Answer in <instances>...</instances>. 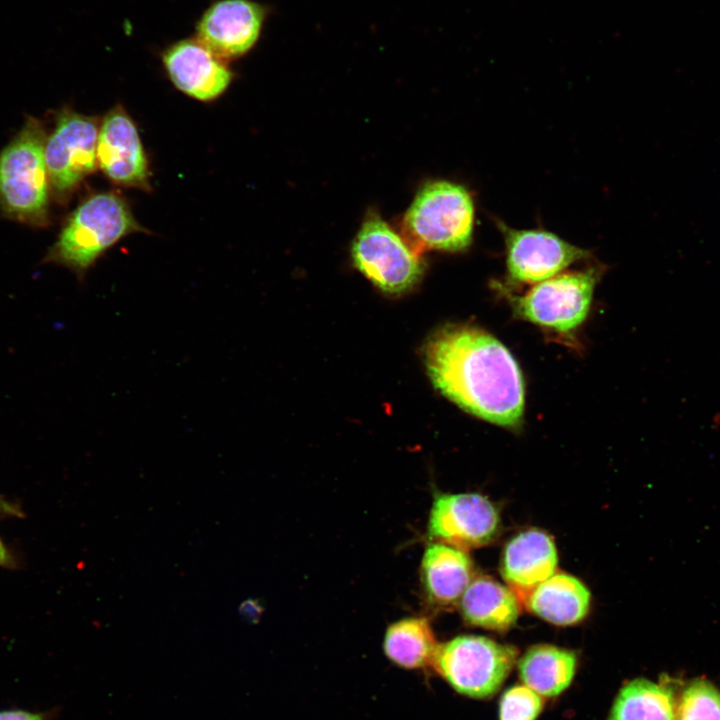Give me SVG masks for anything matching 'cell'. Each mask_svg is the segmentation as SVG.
<instances>
[{
	"instance_id": "cell-1",
	"label": "cell",
	"mask_w": 720,
	"mask_h": 720,
	"mask_svg": "<svg viewBox=\"0 0 720 720\" xmlns=\"http://www.w3.org/2000/svg\"><path fill=\"white\" fill-rule=\"evenodd\" d=\"M425 365L433 385L468 413L506 428L522 423V373L510 351L485 330L441 328L426 344Z\"/></svg>"
},
{
	"instance_id": "cell-2",
	"label": "cell",
	"mask_w": 720,
	"mask_h": 720,
	"mask_svg": "<svg viewBox=\"0 0 720 720\" xmlns=\"http://www.w3.org/2000/svg\"><path fill=\"white\" fill-rule=\"evenodd\" d=\"M138 231L143 228L120 196L98 193L75 209L45 261L70 269L81 280L104 252Z\"/></svg>"
},
{
	"instance_id": "cell-3",
	"label": "cell",
	"mask_w": 720,
	"mask_h": 720,
	"mask_svg": "<svg viewBox=\"0 0 720 720\" xmlns=\"http://www.w3.org/2000/svg\"><path fill=\"white\" fill-rule=\"evenodd\" d=\"M475 205L462 185L446 180L426 184L409 206L403 228L417 250L457 252L472 242Z\"/></svg>"
},
{
	"instance_id": "cell-4",
	"label": "cell",
	"mask_w": 720,
	"mask_h": 720,
	"mask_svg": "<svg viewBox=\"0 0 720 720\" xmlns=\"http://www.w3.org/2000/svg\"><path fill=\"white\" fill-rule=\"evenodd\" d=\"M46 137L41 123L29 118L0 153V207L17 220L41 224L48 207Z\"/></svg>"
},
{
	"instance_id": "cell-5",
	"label": "cell",
	"mask_w": 720,
	"mask_h": 720,
	"mask_svg": "<svg viewBox=\"0 0 720 720\" xmlns=\"http://www.w3.org/2000/svg\"><path fill=\"white\" fill-rule=\"evenodd\" d=\"M517 657L518 650L511 645L461 635L438 645L432 666L457 693L486 699L501 688Z\"/></svg>"
},
{
	"instance_id": "cell-6",
	"label": "cell",
	"mask_w": 720,
	"mask_h": 720,
	"mask_svg": "<svg viewBox=\"0 0 720 720\" xmlns=\"http://www.w3.org/2000/svg\"><path fill=\"white\" fill-rule=\"evenodd\" d=\"M600 267L560 273L535 284L522 295L507 293L514 314L561 334L570 333L587 318Z\"/></svg>"
},
{
	"instance_id": "cell-7",
	"label": "cell",
	"mask_w": 720,
	"mask_h": 720,
	"mask_svg": "<svg viewBox=\"0 0 720 720\" xmlns=\"http://www.w3.org/2000/svg\"><path fill=\"white\" fill-rule=\"evenodd\" d=\"M352 258L375 286L393 294L414 286L423 272L418 250L378 216L363 223L353 241Z\"/></svg>"
},
{
	"instance_id": "cell-8",
	"label": "cell",
	"mask_w": 720,
	"mask_h": 720,
	"mask_svg": "<svg viewBox=\"0 0 720 720\" xmlns=\"http://www.w3.org/2000/svg\"><path fill=\"white\" fill-rule=\"evenodd\" d=\"M503 236L510 285H535L587 260L591 253L542 229H516L496 220Z\"/></svg>"
},
{
	"instance_id": "cell-9",
	"label": "cell",
	"mask_w": 720,
	"mask_h": 720,
	"mask_svg": "<svg viewBox=\"0 0 720 720\" xmlns=\"http://www.w3.org/2000/svg\"><path fill=\"white\" fill-rule=\"evenodd\" d=\"M497 509L477 493L438 494L428 520L433 541L467 551L491 542L499 529Z\"/></svg>"
},
{
	"instance_id": "cell-10",
	"label": "cell",
	"mask_w": 720,
	"mask_h": 720,
	"mask_svg": "<svg viewBox=\"0 0 720 720\" xmlns=\"http://www.w3.org/2000/svg\"><path fill=\"white\" fill-rule=\"evenodd\" d=\"M98 126L90 117L64 110L46 139L45 162L53 188L65 193L74 188L97 165Z\"/></svg>"
},
{
	"instance_id": "cell-11",
	"label": "cell",
	"mask_w": 720,
	"mask_h": 720,
	"mask_svg": "<svg viewBox=\"0 0 720 720\" xmlns=\"http://www.w3.org/2000/svg\"><path fill=\"white\" fill-rule=\"evenodd\" d=\"M267 9L253 0H218L200 16L195 38L221 59L238 58L258 42Z\"/></svg>"
},
{
	"instance_id": "cell-12",
	"label": "cell",
	"mask_w": 720,
	"mask_h": 720,
	"mask_svg": "<svg viewBox=\"0 0 720 720\" xmlns=\"http://www.w3.org/2000/svg\"><path fill=\"white\" fill-rule=\"evenodd\" d=\"M97 164L114 183L148 187L149 170L139 133L121 106L109 111L99 128Z\"/></svg>"
},
{
	"instance_id": "cell-13",
	"label": "cell",
	"mask_w": 720,
	"mask_h": 720,
	"mask_svg": "<svg viewBox=\"0 0 720 720\" xmlns=\"http://www.w3.org/2000/svg\"><path fill=\"white\" fill-rule=\"evenodd\" d=\"M161 56L176 88L197 100L210 101L219 97L233 78L224 60L195 37L170 44Z\"/></svg>"
},
{
	"instance_id": "cell-14",
	"label": "cell",
	"mask_w": 720,
	"mask_h": 720,
	"mask_svg": "<svg viewBox=\"0 0 720 720\" xmlns=\"http://www.w3.org/2000/svg\"><path fill=\"white\" fill-rule=\"evenodd\" d=\"M557 561L552 538L539 529H529L507 543L501 561V574L524 605L530 593L556 572Z\"/></svg>"
},
{
	"instance_id": "cell-15",
	"label": "cell",
	"mask_w": 720,
	"mask_h": 720,
	"mask_svg": "<svg viewBox=\"0 0 720 720\" xmlns=\"http://www.w3.org/2000/svg\"><path fill=\"white\" fill-rule=\"evenodd\" d=\"M420 576L427 602L435 608H450L474 579V568L466 551L434 543L425 549Z\"/></svg>"
},
{
	"instance_id": "cell-16",
	"label": "cell",
	"mask_w": 720,
	"mask_h": 720,
	"mask_svg": "<svg viewBox=\"0 0 720 720\" xmlns=\"http://www.w3.org/2000/svg\"><path fill=\"white\" fill-rule=\"evenodd\" d=\"M521 606L509 587L488 576L474 578L459 601L461 614L468 624L496 631L512 627Z\"/></svg>"
},
{
	"instance_id": "cell-17",
	"label": "cell",
	"mask_w": 720,
	"mask_h": 720,
	"mask_svg": "<svg viewBox=\"0 0 720 720\" xmlns=\"http://www.w3.org/2000/svg\"><path fill=\"white\" fill-rule=\"evenodd\" d=\"M523 606L552 624L572 625L587 615L590 592L577 578L555 572L530 593Z\"/></svg>"
},
{
	"instance_id": "cell-18",
	"label": "cell",
	"mask_w": 720,
	"mask_h": 720,
	"mask_svg": "<svg viewBox=\"0 0 720 720\" xmlns=\"http://www.w3.org/2000/svg\"><path fill=\"white\" fill-rule=\"evenodd\" d=\"M576 669L573 651L548 644L529 648L518 662L523 684L546 698L562 694L572 683Z\"/></svg>"
},
{
	"instance_id": "cell-19",
	"label": "cell",
	"mask_w": 720,
	"mask_h": 720,
	"mask_svg": "<svg viewBox=\"0 0 720 720\" xmlns=\"http://www.w3.org/2000/svg\"><path fill=\"white\" fill-rule=\"evenodd\" d=\"M676 705L671 680L638 678L619 690L607 720H675Z\"/></svg>"
},
{
	"instance_id": "cell-20",
	"label": "cell",
	"mask_w": 720,
	"mask_h": 720,
	"mask_svg": "<svg viewBox=\"0 0 720 720\" xmlns=\"http://www.w3.org/2000/svg\"><path fill=\"white\" fill-rule=\"evenodd\" d=\"M438 645L427 618L408 617L387 628L383 648L393 664L418 670L432 666Z\"/></svg>"
},
{
	"instance_id": "cell-21",
	"label": "cell",
	"mask_w": 720,
	"mask_h": 720,
	"mask_svg": "<svg viewBox=\"0 0 720 720\" xmlns=\"http://www.w3.org/2000/svg\"><path fill=\"white\" fill-rule=\"evenodd\" d=\"M675 720H720V691L706 678H697L682 690Z\"/></svg>"
},
{
	"instance_id": "cell-22",
	"label": "cell",
	"mask_w": 720,
	"mask_h": 720,
	"mask_svg": "<svg viewBox=\"0 0 720 720\" xmlns=\"http://www.w3.org/2000/svg\"><path fill=\"white\" fill-rule=\"evenodd\" d=\"M543 697L528 686L514 685L499 701V720H536L543 709Z\"/></svg>"
},
{
	"instance_id": "cell-23",
	"label": "cell",
	"mask_w": 720,
	"mask_h": 720,
	"mask_svg": "<svg viewBox=\"0 0 720 720\" xmlns=\"http://www.w3.org/2000/svg\"><path fill=\"white\" fill-rule=\"evenodd\" d=\"M0 720H43L38 714L22 710L1 711Z\"/></svg>"
},
{
	"instance_id": "cell-24",
	"label": "cell",
	"mask_w": 720,
	"mask_h": 720,
	"mask_svg": "<svg viewBox=\"0 0 720 720\" xmlns=\"http://www.w3.org/2000/svg\"><path fill=\"white\" fill-rule=\"evenodd\" d=\"M0 515L23 518L24 513L18 504L10 502L0 496Z\"/></svg>"
},
{
	"instance_id": "cell-25",
	"label": "cell",
	"mask_w": 720,
	"mask_h": 720,
	"mask_svg": "<svg viewBox=\"0 0 720 720\" xmlns=\"http://www.w3.org/2000/svg\"><path fill=\"white\" fill-rule=\"evenodd\" d=\"M0 567L6 569H15L17 567V560L8 549L5 543L0 538Z\"/></svg>"
},
{
	"instance_id": "cell-26",
	"label": "cell",
	"mask_w": 720,
	"mask_h": 720,
	"mask_svg": "<svg viewBox=\"0 0 720 720\" xmlns=\"http://www.w3.org/2000/svg\"><path fill=\"white\" fill-rule=\"evenodd\" d=\"M257 602L247 600L243 602L239 607L240 615L247 620L255 619L259 615V609Z\"/></svg>"
}]
</instances>
